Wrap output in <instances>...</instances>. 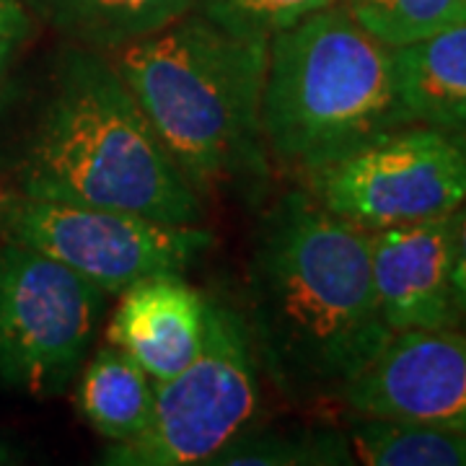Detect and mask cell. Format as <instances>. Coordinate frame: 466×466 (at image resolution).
I'll use <instances>...</instances> for the list:
<instances>
[{"label": "cell", "mask_w": 466, "mask_h": 466, "mask_svg": "<svg viewBox=\"0 0 466 466\" xmlns=\"http://www.w3.org/2000/svg\"><path fill=\"white\" fill-rule=\"evenodd\" d=\"M407 122L466 133V21L394 50Z\"/></svg>", "instance_id": "12"}, {"label": "cell", "mask_w": 466, "mask_h": 466, "mask_svg": "<svg viewBox=\"0 0 466 466\" xmlns=\"http://www.w3.org/2000/svg\"><path fill=\"white\" fill-rule=\"evenodd\" d=\"M456 213L370 231V275L386 327L459 329L453 296Z\"/></svg>", "instance_id": "10"}, {"label": "cell", "mask_w": 466, "mask_h": 466, "mask_svg": "<svg viewBox=\"0 0 466 466\" xmlns=\"http://www.w3.org/2000/svg\"><path fill=\"white\" fill-rule=\"evenodd\" d=\"M267 42L189 11L112 55L153 133L200 195L267 177Z\"/></svg>", "instance_id": "3"}, {"label": "cell", "mask_w": 466, "mask_h": 466, "mask_svg": "<svg viewBox=\"0 0 466 466\" xmlns=\"http://www.w3.org/2000/svg\"><path fill=\"white\" fill-rule=\"evenodd\" d=\"M348 14L391 50L466 21V0H342Z\"/></svg>", "instance_id": "17"}, {"label": "cell", "mask_w": 466, "mask_h": 466, "mask_svg": "<svg viewBox=\"0 0 466 466\" xmlns=\"http://www.w3.org/2000/svg\"><path fill=\"white\" fill-rule=\"evenodd\" d=\"M355 415L383 417L466 435V334L394 332L342 391Z\"/></svg>", "instance_id": "9"}, {"label": "cell", "mask_w": 466, "mask_h": 466, "mask_svg": "<svg viewBox=\"0 0 466 466\" xmlns=\"http://www.w3.org/2000/svg\"><path fill=\"white\" fill-rule=\"evenodd\" d=\"M36 5L73 45L101 55H115L195 11V0H36Z\"/></svg>", "instance_id": "14"}, {"label": "cell", "mask_w": 466, "mask_h": 466, "mask_svg": "<svg viewBox=\"0 0 466 466\" xmlns=\"http://www.w3.org/2000/svg\"><path fill=\"white\" fill-rule=\"evenodd\" d=\"M205 306L208 296L184 275H150L119 293L106 334L153 381H167L200 352Z\"/></svg>", "instance_id": "11"}, {"label": "cell", "mask_w": 466, "mask_h": 466, "mask_svg": "<svg viewBox=\"0 0 466 466\" xmlns=\"http://www.w3.org/2000/svg\"><path fill=\"white\" fill-rule=\"evenodd\" d=\"M11 187L177 226L205 218L202 195L171 161L112 57L78 45L57 57Z\"/></svg>", "instance_id": "2"}, {"label": "cell", "mask_w": 466, "mask_h": 466, "mask_svg": "<svg viewBox=\"0 0 466 466\" xmlns=\"http://www.w3.org/2000/svg\"><path fill=\"white\" fill-rule=\"evenodd\" d=\"M244 321L259 370L293 404L342 400L389 342L370 275V231L290 189L251 241Z\"/></svg>", "instance_id": "1"}, {"label": "cell", "mask_w": 466, "mask_h": 466, "mask_svg": "<svg viewBox=\"0 0 466 466\" xmlns=\"http://www.w3.org/2000/svg\"><path fill=\"white\" fill-rule=\"evenodd\" d=\"M352 453L370 466H466V435L401 422L363 417L350 435Z\"/></svg>", "instance_id": "16"}, {"label": "cell", "mask_w": 466, "mask_h": 466, "mask_svg": "<svg viewBox=\"0 0 466 466\" xmlns=\"http://www.w3.org/2000/svg\"><path fill=\"white\" fill-rule=\"evenodd\" d=\"M156 381L112 342L94 352L78 373L76 410L109 443H127L148 428Z\"/></svg>", "instance_id": "13"}, {"label": "cell", "mask_w": 466, "mask_h": 466, "mask_svg": "<svg viewBox=\"0 0 466 466\" xmlns=\"http://www.w3.org/2000/svg\"><path fill=\"white\" fill-rule=\"evenodd\" d=\"M259 401V363L244 314L228 300L208 296L205 339L189 366L156 381L148 428L127 443H109L101 464H208L247 428Z\"/></svg>", "instance_id": "5"}, {"label": "cell", "mask_w": 466, "mask_h": 466, "mask_svg": "<svg viewBox=\"0 0 466 466\" xmlns=\"http://www.w3.org/2000/svg\"><path fill=\"white\" fill-rule=\"evenodd\" d=\"M348 435L329 428H241L208 459V466H334L352 464Z\"/></svg>", "instance_id": "15"}, {"label": "cell", "mask_w": 466, "mask_h": 466, "mask_svg": "<svg viewBox=\"0 0 466 466\" xmlns=\"http://www.w3.org/2000/svg\"><path fill=\"white\" fill-rule=\"evenodd\" d=\"M303 179L321 208L368 231L449 216L466 202V133L397 127Z\"/></svg>", "instance_id": "8"}, {"label": "cell", "mask_w": 466, "mask_h": 466, "mask_svg": "<svg viewBox=\"0 0 466 466\" xmlns=\"http://www.w3.org/2000/svg\"><path fill=\"white\" fill-rule=\"evenodd\" d=\"M453 296L461 314V327H466V210H456V254H453Z\"/></svg>", "instance_id": "20"}, {"label": "cell", "mask_w": 466, "mask_h": 466, "mask_svg": "<svg viewBox=\"0 0 466 466\" xmlns=\"http://www.w3.org/2000/svg\"><path fill=\"white\" fill-rule=\"evenodd\" d=\"M337 0H195V11L226 32L269 39Z\"/></svg>", "instance_id": "18"}, {"label": "cell", "mask_w": 466, "mask_h": 466, "mask_svg": "<svg viewBox=\"0 0 466 466\" xmlns=\"http://www.w3.org/2000/svg\"><path fill=\"white\" fill-rule=\"evenodd\" d=\"M410 125L394 50L345 5H327L267 42L262 135L269 161L303 177Z\"/></svg>", "instance_id": "4"}, {"label": "cell", "mask_w": 466, "mask_h": 466, "mask_svg": "<svg viewBox=\"0 0 466 466\" xmlns=\"http://www.w3.org/2000/svg\"><path fill=\"white\" fill-rule=\"evenodd\" d=\"M0 238L66 265L106 296L143 278L184 275L213 247V233L153 218L55 202L0 189Z\"/></svg>", "instance_id": "6"}, {"label": "cell", "mask_w": 466, "mask_h": 466, "mask_svg": "<svg viewBox=\"0 0 466 466\" xmlns=\"http://www.w3.org/2000/svg\"><path fill=\"white\" fill-rule=\"evenodd\" d=\"M32 34V18L24 0H0V86L14 66L16 55Z\"/></svg>", "instance_id": "19"}, {"label": "cell", "mask_w": 466, "mask_h": 466, "mask_svg": "<svg viewBox=\"0 0 466 466\" xmlns=\"http://www.w3.org/2000/svg\"><path fill=\"white\" fill-rule=\"evenodd\" d=\"M106 293L39 251L0 238V383L34 400L78 379Z\"/></svg>", "instance_id": "7"}]
</instances>
